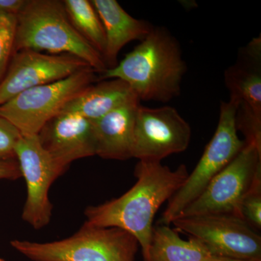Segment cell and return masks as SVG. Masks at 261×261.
<instances>
[{"label":"cell","mask_w":261,"mask_h":261,"mask_svg":"<svg viewBox=\"0 0 261 261\" xmlns=\"http://www.w3.org/2000/svg\"><path fill=\"white\" fill-rule=\"evenodd\" d=\"M207 261H261V260H242V259L228 258V257L212 256Z\"/></svg>","instance_id":"obj_24"},{"label":"cell","mask_w":261,"mask_h":261,"mask_svg":"<svg viewBox=\"0 0 261 261\" xmlns=\"http://www.w3.org/2000/svg\"><path fill=\"white\" fill-rule=\"evenodd\" d=\"M238 105L231 100L222 102L217 128L197 166L181 188L168 200L159 224L170 225L182 211L204 191L211 181L245 147L239 137L236 127Z\"/></svg>","instance_id":"obj_5"},{"label":"cell","mask_w":261,"mask_h":261,"mask_svg":"<svg viewBox=\"0 0 261 261\" xmlns=\"http://www.w3.org/2000/svg\"><path fill=\"white\" fill-rule=\"evenodd\" d=\"M20 178L21 173L16 160L0 161V180H15Z\"/></svg>","instance_id":"obj_22"},{"label":"cell","mask_w":261,"mask_h":261,"mask_svg":"<svg viewBox=\"0 0 261 261\" xmlns=\"http://www.w3.org/2000/svg\"><path fill=\"white\" fill-rule=\"evenodd\" d=\"M261 39L255 38L242 49L234 64L225 70L230 100L238 105L237 130L247 144L261 148Z\"/></svg>","instance_id":"obj_10"},{"label":"cell","mask_w":261,"mask_h":261,"mask_svg":"<svg viewBox=\"0 0 261 261\" xmlns=\"http://www.w3.org/2000/svg\"><path fill=\"white\" fill-rule=\"evenodd\" d=\"M27 0H0V15H15L20 13Z\"/></svg>","instance_id":"obj_23"},{"label":"cell","mask_w":261,"mask_h":261,"mask_svg":"<svg viewBox=\"0 0 261 261\" xmlns=\"http://www.w3.org/2000/svg\"><path fill=\"white\" fill-rule=\"evenodd\" d=\"M11 246L32 261H135L137 239L119 228L84 224L74 234L49 243L13 240Z\"/></svg>","instance_id":"obj_4"},{"label":"cell","mask_w":261,"mask_h":261,"mask_svg":"<svg viewBox=\"0 0 261 261\" xmlns=\"http://www.w3.org/2000/svg\"><path fill=\"white\" fill-rule=\"evenodd\" d=\"M95 73L88 67L63 80L24 91L0 106V116L22 136L38 135L70 100L92 85Z\"/></svg>","instance_id":"obj_6"},{"label":"cell","mask_w":261,"mask_h":261,"mask_svg":"<svg viewBox=\"0 0 261 261\" xmlns=\"http://www.w3.org/2000/svg\"><path fill=\"white\" fill-rule=\"evenodd\" d=\"M14 53L24 49L68 55L102 73L108 69L103 57L77 32L56 0H27L17 15Z\"/></svg>","instance_id":"obj_3"},{"label":"cell","mask_w":261,"mask_h":261,"mask_svg":"<svg viewBox=\"0 0 261 261\" xmlns=\"http://www.w3.org/2000/svg\"><path fill=\"white\" fill-rule=\"evenodd\" d=\"M135 175V185L121 197L87 207L84 224L128 231L140 244L144 261H149L154 216L181 188L189 172L184 164L171 170L161 163L139 161Z\"/></svg>","instance_id":"obj_1"},{"label":"cell","mask_w":261,"mask_h":261,"mask_svg":"<svg viewBox=\"0 0 261 261\" xmlns=\"http://www.w3.org/2000/svg\"><path fill=\"white\" fill-rule=\"evenodd\" d=\"M203 243L190 237L182 240L170 225L154 226L149 250V261H207L212 257Z\"/></svg>","instance_id":"obj_17"},{"label":"cell","mask_w":261,"mask_h":261,"mask_svg":"<svg viewBox=\"0 0 261 261\" xmlns=\"http://www.w3.org/2000/svg\"><path fill=\"white\" fill-rule=\"evenodd\" d=\"M191 135L190 124L174 108L140 106L136 115L132 158L161 163L171 154L186 150Z\"/></svg>","instance_id":"obj_11"},{"label":"cell","mask_w":261,"mask_h":261,"mask_svg":"<svg viewBox=\"0 0 261 261\" xmlns=\"http://www.w3.org/2000/svg\"><path fill=\"white\" fill-rule=\"evenodd\" d=\"M186 71L177 39L164 27H154L102 78L126 82L140 100L168 102L179 95Z\"/></svg>","instance_id":"obj_2"},{"label":"cell","mask_w":261,"mask_h":261,"mask_svg":"<svg viewBox=\"0 0 261 261\" xmlns=\"http://www.w3.org/2000/svg\"><path fill=\"white\" fill-rule=\"evenodd\" d=\"M15 157L27 184L22 219L35 229H40L51 219L53 207L49 198V189L67 168L42 147L38 135L21 136L15 146Z\"/></svg>","instance_id":"obj_9"},{"label":"cell","mask_w":261,"mask_h":261,"mask_svg":"<svg viewBox=\"0 0 261 261\" xmlns=\"http://www.w3.org/2000/svg\"><path fill=\"white\" fill-rule=\"evenodd\" d=\"M135 99L92 121L96 140V155L104 159H132L136 115L140 106Z\"/></svg>","instance_id":"obj_15"},{"label":"cell","mask_w":261,"mask_h":261,"mask_svg":"<svg viewBox=\"0 0 261 261\" xmlns=\"http://www.w3.org/2000/svg\"><path fill=\"white\" fill-rule=\"evenodd\" d=\"M0 261H5L3 259L0 258Z\"/></svg>","instance_id":"obj_25"},{"label":"cell","mask_w":261,"mask_h":261,"mask_svg":"<svg viewBox=\"0 0 261 261\" xmlns=\"http://www.w3.org/2000/svg\"><path fill=\"white\" fill-rule=\"evenodd\" d=\"M38 137L42 147L65 168L77 160L96 155L93 123L77 113H60L43 127Z\"/></svg>","instance_id":"obj_13"},{"label":"cell","mask_w":261,"mask_h":261,"mask_svg":"<svg viewBox=\"0 0 261 261\" xmlns=\"http://www.w3.org/2000/svg\"><path fill=\"white\" fill-rule=\"evenodd\" d=\"M242 217L255 231L261 228V171L256 175L243 201Z\"/></svg>","instance_id":"obj_20"},{"label":"cell","mask_w":261,"mask_h":261,"mask_svg":"<svg viewBox=\"0 0 261 261\" xmlns=\"http://www.w3.org/2000/svg\"><path fill=\"white\" fill-rule=\"evenodd\" d=\"M21 136L12 123L0 116V161L15 159V146Z\"/></svg>","instance_id":"obj_21"},{"label":"cell","mask_w":261,"mask_h":261,"mask_svg":"<svg viewBox=\"0 0 261 261\" xmlns=\"http://www.w3.org/2000/svg\"><path fill=\"white\" fill-rule=\"evenodd\" d=\"M260 171L261 149L254 144H246L179 217L229 215L243 219L242 203Z\"/></svg>","instance_id":"obj_7"},{"label":"cell","mask_w":261,"mask_h":261,"mask_svg":"<svg viewBox=\"0 0 261 261\" xmlns=\"http://www.w3.org/2000/svg\"><path fill=\"white\" fill-rule=\"evenodd\" d=\"M135 99L129 86L120 80L90 85L65 106L62 112L75 113L94 121Z\"/></svg>","instance_id":"obj_16"},{"label":"cell","mask_w":261,"mask_h":261,"mask_svg":"<svg viewBox=\"0 0 261 261\" xmlns=\"http://www.w3.org/2000/svg\"><path fill=\"white\" fill-rule=\"evenodd\" d=\"M176 231L203 243L213 256L261 260V238L245 220L229 215H204L175 219Z\"/></svg>","instance_id":"obj_8"},{"label":"cell","mask_w":261,"mask_h":261,"mask_svg":"<svg viewBox=\"0 0 261 261\" xmlns=\"http://www.w3.org/2000/svg\"><path fill=\"white\" fill-rule=\"evenodd\" d=\"M106 35L103 59L108 68L118 64L117 57L122 48L135 40L142 41L154 27L148 21L132 17L116 0H92Z\"/></svg>","instance_id":"obj_14"},{"label":"cell","mask_w":261,"mask_h":261,"mask_svg":"<svg viewBox=\"0 0 261 261\" xmlns=\"http://www.w3.org/2000/svg\"><path fill=\"white\" fill-rule=\"evenodd\" d=\"M16 25L15 15H0V82L13 55Z\"/></svg>","instance_id":"obj_19"},{"label":"cell","mask_w":261,"mask_h":261,"mask_svg":"<svg viewBox=\"0 0 261 261\" xmlns=\"http://www.w3.org/2000/svg\"><path fill=\"white\" fill-rule=\"evenodd\" d=\"M62 3L77 32L102 56L106 48V35L100 18L91 1L64 0Z\"/></svg>","instance_id":"obj_18"},{"label":"cell","mask_w":261,"mask_h":261,"mask_svg":"<svg viewBox=\"0 0 261 261\" xmlns=\"http://www.w3.org/2000/svg\"><path fill=\"white\" fill-rule=\"evenodd\" d=\"M88 67L82 60L68 55L30 49L17 51L0 82V106L24 91L63 80Z\"/></svg>","instance_id":"obj_12"}]
</instances>
